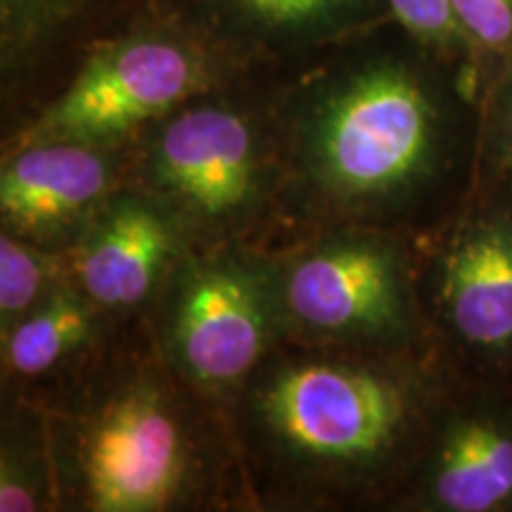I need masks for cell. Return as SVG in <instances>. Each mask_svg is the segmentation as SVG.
<instances>
[{
	"instance_id": "6da1fadb",
	"label": "cell",
	"mask_w": 512,
	"mask_h": 512,
	"mask_svg": "<svg viewBox=\"0 0 512 512\" xmlns=\"http://www.w3.org/2000/svg\"><path fill=\"white\" fill-rule=\"evenodd\" d=\"M313 152L332 190L351 197L392 195L434 169L437 107L406 69H370L325 105Z\"/></svg>"
},
{
	"instance_id": "7a4b0ae2",
	"label": "cell",
	"mask_w": 512,
	"mask_h": 512,
	"mask_svg": "<svg viewBox=\"0 0 512 512\" xmlns=\"http://www.w3.org/2000/svg\"><path fill=\"white\" fill-rule=\"evenodd\" d=\"M408 408L406 392L389 377L328 363L290 368L264 394L266 418L287 446L335 463L387 451Z\"/></svg>"
},
{
	"instance_id": "3957f363",
	"label": "cell",
	"mask_w": 512,
	"mask_h": 512,
	"mask_svg": "<svg viewBox=\"0 0 512 512\" xmlns=\"http://www.w3.org/2000/svg\"><path fill=\"white\" fill-rule=\"evenodd\" d=\"M202 86L197 57L169 41L140 38L93 57L60 100L48 107L34 138L91 140L157 117Z\"/></svg>"
},
{
	"instance_id": "277c9868",
	"label": "cell",
	"mask_w": 512,
	"mask_h": 512,
	"mask_svg": "<svg viewBox=\"0 0 512 512\" xmlns=\"http://www.w3.org/2000/svg\"><path fill=\"white\" fill-rule=\"evenodd\" d=\"M183 467L178 422L162 396L143 384L105 408L83 448L88 498L102 512L162 508L176 494Z\"/></svg>"
},
{
	"instance_id": "5b68a950",
	"label": "cell",
	"mask_w": 512,
	"mask_h": 512,
	"mask_svg": "<svg viewBox=\"0 0 512 512\" xmlns=\"http://www.w3.org/2000/svg\"><path fill=\"white\" fill-rule=\"evenodd\" d=\"M439 306L465 349L491 361L512 358V202L460 228L441 259Z\"/></svg>"
},
{
	"instance_id": "8992f818",
	"label": "cell",
	"mask_w": 512,
	"mask_h": 512,
	"mask_svg": "<svg viewBox=\"0 0 512 512\" xmlns=\"http://www.w3.org/2000/svg\"><path fill=\"white\" fill-rule=\"evenodd\" d=\"M294 316L323 332L399 330L406 299L396 256L382 245L349 242L318 249L287 278Z\"/></svg>"
},
{
	"instance_id": "52a82bcc",
	"label": "cell",
	"mask_w": 512,
	"mask_h": 512,
	"mask_svg": "<svg viewBox=\"0 0 512 512\" xmlns=\"http://www.w3.org/2000/svg\"><path fill=\"white\" fill-rule=\"evenodd\" d=\"M264 302L238 268L211 266L185 285L174 342L188 373L204 384H230L259 361L266 339Z\"/></svg>"
},
{
	"instance_id": "ba28073f",
	"label": "cell",
	"mask_w": 512,
	"mask_h": 512,
	"mask_svg": "<svg viewBox=\"0 0 512 512\" xmlns=\"http://www.w3.org/2000/svg\"><path fill=\"white\" fill-rule=\"evenodd\" d=\"M422 496L444 512L512 510V406L477 401L453 413L432 444Z\"/></svg>"
},
{
	"instance_id": "9c48e42d",
	"label": "cell",
	"mask_w": 512,
	"mask_h": 512,
	"mask_svg": "<svg viewBox=\"0 0 512 512\" xmlns=\"http://www.w3.org/2000/svg\"><path fill=\"white\" fill-rule=\"evenodd\" d=\"M254 138L228 110H192L166 126L157 145L162 183L202 214H226L254 188Z\"/></svg>"
},
{
	"instance_id": "30bf717a",
	"label": "cell",
	"mask_w": 512,
	"mask_h": 512,
	"mask_svg": "<svg viewBox=\"0 0 512 512\" xmlns=\"http://www.w3.org/2000/svg\"><path fill=\"white\" fill-rule=\"evenodd\" d=\"M38 145L5 166L0 207L19 228H50L72 219L107 188L110 169L98 152L83 145Z\"/></svg>"
},
{
	"instance_id": "8fae6325",
	"label": "cell",
	"mask_w": 512,
	"mask_h": 512,
	"mask_svg": "<svg viewBox=\"0 0 512 512\" xmlns=\"http://www.w3.org/2000/svg\"><path fill=\"white\" fill-rule=\"evenodd\" d=\"M171 249L162 216L145 204L124 202L98 223L79 256L88 297L105 306H131L147 297Z\"/></svg>"
},
{
	"instance_id": "7c38bea8",
	"label": "cell",
	"mask_w": 512,
	"mask_h": 512,
	"mask_svg": "<svg viewBox=\"0 0 512 512\" xmlns=\"http://www.w3.org/2000/svg\"><path fill=\"white\" fill-rule=\"evenodd\" d=\"M91 332V311L72 292L55 294L12 330L10 366L22 375L46 373Z\"/></svg>"
},
{
	"instance_id": "4fadbf2b",
	"label": "cell",
	"mask_w": 512,
	"mask_h": 512,
	"mask_svg": "<svg viewBox=\"0 0 512 512\" xmlns=\"http://www.w3.org/2000/svg\"><path fill=\"white\" fill-rule=\"evenodd\" d=\"M43 261L29 247L19 245L10 235L0 240V313L3 320L15 318L34 302L41 290Z\"/></svg>"
},
{
	"instance_id": "5bb4252c",
	"label": "cell",
	"mask_w": 512,
	"mask_h": 512,
	"mask_svg": "<svg viewBox=\"0 0 512 512\" xmlns=\"http://www.w3.org/2000/svg\"><path fill=\"white\" fill-rule=\"evenodd\" d=\"M460 29L486 48L512 46V0H453Z\"/></svg>"
},
{
	"instance_id": "9a60e30c",
	"label": "cell",
	"mask_w": 512,
	"mask_h": 512,
	"mask_svg": "<svg viewBox=\"0 0 512 512\" xmlns=\"http://www.w3.org/2000/svg\"><path fill=\"white\" fill-rule=\"evenodd\" d=\"M396 19L422 41L451 43L460 31L453 0H389Z\"/></svg>"
},
{
	"instance_id": "2e32d148",
	"label": "cell",
	"mask_w": 512,
	"mask_h": 512,
	"mask_svg": "<svg viewBox=\"0 0 512 512\" xmlns=\"http://www.w3.org/2000/svg\"><path fill=\"white\" fill-rule=\"evenodd\" d=\"M342 0H240L245 10L271 27H302L330 15Z\"/></svg>"
},
{
	"instance_id": "e0dca14e",
	"label": "cell",
	"mask_w": 512,
	"mask_h": 512,
	"mask_svg": "<svg viewBox=\"0 0 512 512\" xmlns=\"http://www.w3.org/2000/svg\"><path fill=\"white\" fill-rule=\"evenodd\" d=\"M498 152H501V159L505 166L512 169V81L508 86V93H505L503 102V119H501V138H498Z\"/></svg>"
},
{
	"instance_id": "ac0fdd59",
	"label": "cell",
	"mask_w": 512,
	"mask_h": 512,
	"mask_svg": "<svg viewBox=\"0 0 512 512\" xmlns=\"http://www.w3.org/2000/svg\"><path fill=\"white\" fill-rule=\"evenodd\" d=\"M38 5H50V0H5V8L31 10V8H38Z\"/></svg>"
}]
</instances>
